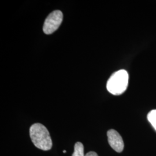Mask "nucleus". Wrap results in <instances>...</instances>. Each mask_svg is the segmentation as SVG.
Masks as SVG:
<instances>
[{
	"mask_svg": "<svg viewBox=\"0 0 156 156\" xmlns=\"http://www.w3.org/2000/svg\"><path fill=\"white\" fill-rule=\"evenodd\" d=\"M63 14L60 11L52 12L45 20L43 31L46 34H51L56 31L62 24Z\"/></svg>",
	"mask_w": 156,
	"mask_h": 156,
	"instance_id": "7ed1b4c3",
	"label": "nucleus"
},
{
	"mask_svg": "<svg viewBox=\"0 0 156 156\" xmlns=\"http://www.w3.org/2000/svg\"><path fill=\"white\" fill-rule=\"evenodd\" d=\"M128 78V73L124 69L117 71L113 73L107 82L108 91L115 95L122 94L127 89Z\"/></svg>",
	"mask_w": 156,
	"mask_h": 156,
	"instance_id": "f03ea898",
	"label": "nucleus"
},
{
	"mask_svg": "<svg viewBox=\"0 0 156 156\" xmlns=\"http://www.w3.org/2000/svg\"><path fill=\"white\" fill-rule=\"evenodd\" d=\"M107 136L108 143L112 148L116 152L121 153L124 149V144L120 134L116 130L111 129L108 131Z\"/></svg>",
	"mask_w": 156,
	"mask_h": 156,
	"instance_id": "20e7f679",
	"label": "nucleus"
},
{
	"mask_svg": "<svg viewBox=\"0 0 156 156\" xmlns=\"http://www.w3.org/2000/svg\"><path fill=\"white\" fill-rule=\"evenodd\" d=\"M147 119L156 130V110H153L148 113Z\"/></svg>",
	"mask_w": 156,
	"mask_h": 156,
	"instance_id": "423d86ee",
	"label": "nucleus"
},
{
	"mask_svg": "<svg viewBox=\"0 0 156 156\" xmlns=\"http://www.w3.org/2000/svg\"><path fill=\"white\" fill-rule=\"evenodd\" d=\"M30 135L34 145L42 151H49L52 140L48 129L41 123H35L30 128Z\"/></svg>",
	"mask_w": 156,
	"mask_h": 156,
	"instance_id": "f257e3e1",
	"label": "nucleus"
},
{
	"mask_svg": "<svg viewBox=\"0 0 156 156\" xmlns=\"http://www.w3.org/2000/svg\"><path fill=\"white\" fill-rule=\"evenodd\" d=\"M63 153H66V151H65V150L63 151Z\"/></svg>",
	"mask_w": 156,
	"mask_h": 156,
	"instance_id": "6e6552de",
	"label": "nucleus"
},
{
	"mask_svg": "<svg viewBox=\"0 0 156 156\" xmlns=\"http://www.w3.org/2000/svg\"><path fill=\"white\" fill-rule=\"evenodd\" d=\"M72 156H85L84 154L83 145L78 142L75 144L74 146V152Z\"/></svg>",
	"mask_w": 156,
	"mask_h": 156,
	"instance_id": "39448f33",
	"label": "nucleus"
},
{
	"mask_svg": "<svg viewBox=\"0 0 156 156\" xmlns=\"http://www.w3.org/2000/svg\"><path fill=\"white\" fill-rule=\"evenodd\" d=\"M85 156H98V154H97V153H95L94 151H90L89 153H87Z\"/></svg>",
	"mask_w": 156,
	"mask_h": 156,
	"instance_id": "0eeeda50",
	"label": "nucleus"
}]
</instances>
